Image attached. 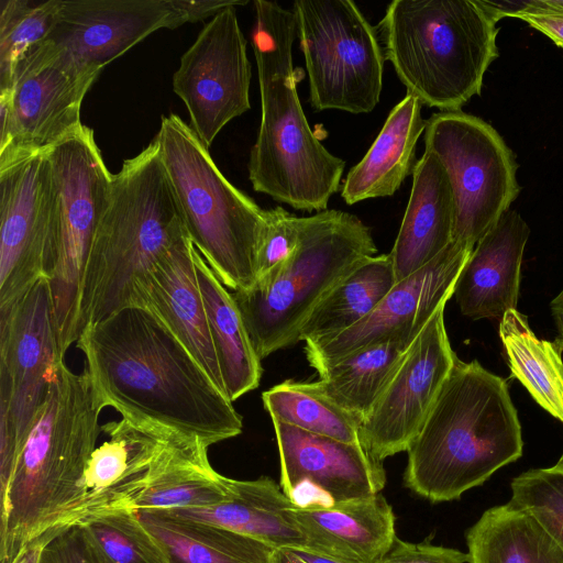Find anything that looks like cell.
I'll use <instances>...</instances> for the list:
<instances>
[{"mask_svg": "<svg viewBox=\"0 0 563 563\" xmlns=\"http://www.w3.org/2000/svg\"><path fill=\"white\" fill-rule=\"evenodd\" d=\"M76 345L103 408L208 448L242 432L232 401L151 310L125 307L87 327Z\"/></svg>", "mask_w": 563, "mask_h": 563, "instance_id": "cell-1", "label": "cell"}, {"mask_svg": "<svg viewBox=\"0 0 563 563\" xmlns=\"http://www.w3.org/2000/svg\"><path fill=\"white\" fill-rule=\"evenodd\" d=\"M102 409L88 372L76 374L63 362L0 493V563L84 521L85 472Z\"/></svg>", "mask_w": 563, "mask_h": 563, "instance_id": "cell-2", "label": "cell"}, {"mask_svg": "<svg viewBox=\"0 0 563 563\" xmlns=\"http://www.w3.org/2000/svg\"><path fill=\"white\" fill-rule=\"evenodd\" d=\"M522 446L506 380L456 358L406 451L404 484L432 503L455 500L518 460Z\"/></svg>", "mask_w": 563, "mask_h": 563, "instance_id": "cell-3", "label": "cell"}, {"mask_svg": "<svg viewBox=\"0 0 563 563\" xmlns=\"http://www.w3.org/2000/svg\"><path fill=\"white\" fill-rule=\"evenodd\" d=\"M252 46L261 93V122L247 164L255 191L294 209L327 210L338 192L345 163L331 154L310 129L297 93L292 10L254 1Z\"/></svg>", "mask_w": 563, "mask_h": 563, "instance_id": "cell-4", "label": "cell"}, {"mask_svg": "<svg viewBox=\"0 0 563 563\" xmlns=\"http://www.w3.org/2000/svg\"><path fill=\"white\" fill-rule=\"evenodd\" d=\"M186 234L155 137L113 175L84 274L80 332L133 306L139 286Z\"/></svg>", "mask_w": 563, "mask_h": 563, "instance_id": "cell-5", "label": "cell"}, {"mask_svg": "<svg viewBox=\"0 0 563 563\" xmlns=\"http://www.w3.org/2000/svg\"><path fill=\"white\" fill-rule=\"evenodd\" d=\"M377 29L384 57L422 104L459 111L497 58V21L483 0H395Z\"/></svg>", "mask_w": 563, "mask_h": 563, "instance_id": "cell-6", "label": "cell"}, {"mask_svg": "<svg viewBox=\"0 0 563 563\" xmlns=\"http://www.w3.org/2000/svg\"><path fill=\"white\" fill-rule=\"evenodd\" d=\"M376 253L371 229L351 213L333 209L302 217L298 245L275 276L231 292L257 356L298 343L319 302Z\"/></svg>", "mask_w": 563, "mask_h": 563, "instance_id": "cell-7", "label": "cell"}, {"mask_svg": "<svg viewBox=\"0 0 563 563\" xmlns=\"http://www.w3.org/2000/svg\"><path fill=\"white\" fill-rule=\"evenodd\" d=\"M156 139L192 244L227 288H254L265 210L223 176L178 115L162 118Z\"/></svg>", "mask_w": 563, "mask_h": 563, "instance_id": "cell-8", "label": "cell"}, {"mask_svg": "<svg viewBox=\"0 0 563 563\" xmlns=\"http://www.w3.org/2000/svg\"><path fill=\"white\" fill-rule=\"evenodd\" d=\"M49 166L48 279L62 358L81 334L80 296L90 247L107 207L113 174L92 129L81 125L47 150Z\"/></svg>", "mask_w": 563, "mask_h": 563, "instance_id": "cell-9", "label": "cell"}, {"mask_svg": "<svg viewBox=\"0 0 563 563\" xmlns=\"http://www.w3.org/2000/svg\"><path fill=\"white\" fill-rule=\"evenodd\" d=\"M317 111L368 113L377 106L384 53L376 29L351 0H299L292 9Z\"/></svg>", "mask_w": 563, "mask_h": 563, "instance_id": "cell-10", "label": "cell"}, {"mask_svg": "<svg viewBox=\"0 0 563 563\" xmlns=\"http://www.w3.org/2000/svg\"><path fill=\"white\" fill-rule=\"evenodd\" d=\"M424 146L451 179L453 241L474 247L520 192L516 157L490 124L461 110L433 113L427 120Z\"/></svg>", "mask_w": 563, "mask_h": 563, "instance_id": "cell-11", "label": "cell"}, {"mask_svg": "<svg viewBox=\"0 0 563 563\" xmlns=\"http://www.w3.org/2000/svg\"><path fill=\"white\" fill-rule=\"evenodd\" d=\"M64 360L49 283L38 279L0 313V459L16 460Z\"/></svg>", "mask_w": 563, "mask_h": 563, "instance_id": "cell-12", "label": "cell"}, {"mask_svg": "<svg viewBox=\"0 0 563 563\" xmlns=\"http://www.w3.org/2000/svg\"><path fill=\"white\" fill-rule=\"evenodd\" d=\"M101 69L78 64L46 40L16 66L7 91L11 126L0 141V161L46 152L82 123V100Z\"/></svg>", "mask_w": 563, "mask_h": 563, "instance_id": "cell-13", "label": "cell"}, {"mask_svg": "<svg viewBox=\"0 0 563 563\" xmlns=\"http://www.w3.org/2000/svg\"><path fill=\"white\" fill-rule=\"evenodd\" d=\"M251 78L246 40L235 7H229L201 30L173 77L190 126L207 148L231 120L250 110Z\"/></svg>", "mask_w": 563, "mask_h": 563, "instance_id": "cell-14", "label": "cell"}, {"mask_svg": "<svg viewBox=\"0 0 563 563\" xmlns=\"http://www.w3.org/2000/svg\"><path fill=\"white\" fill-rule=\"evenodd\" d=\"M444 308L410 344L361 423V442L378 462L408 450L457 358L446 333Z\"/></svg>", "mask_w": 563, "mask_h": 563, "instance_id": "cell-15", "label": "cell"}, {"mask_svg": "<svg viewBox=\"0 0 563 563\" xmlns=\"http://www.w3.org/2000/svg\"><path fill=\"white\" fill-rule=\"evenodd\" d=\"M473 246L452 241L426 266L397 282L361 322L330 338L305 343L306 357L317 372L358 350L387 342L410 345L432 316L454 294L457 277Z\"/></svg>", "mask_w": 563, "mask_h": 563, "instance_id": "cell-16", "label": "cell"}, {"mask_svg": "<svg viewBox=\"0 0 563 563\" xmlns=\"http://www.w3.org/2000/svg\"><path fill=\"white\" fill-rule=\"evenodd\" d=\"M48 192L45 152L0 161V313L46 277Z\"/></svg>", "mask_w": 563, "mask_h": 563, "instance_id": "cell-17", "label": "cell"}, {"mask_svg": "<svg viewBox=\"0 0 563 563\" xmlns=\"http://www.w3.org/2000/svg\"><path fill=\"white\" fill-rule=\"evenodd\" d=\"M280 461V488L296 507H332L377 495L383 463L361 442L347 443L273 421Z\"/></svg>", "mask_w": 563, "mask_h": 563, "instance_id": "cell-18", "label": "cell"}, {"mask_svg": "<svg viewBox=\"0 0 563 563\" xmlns=\"http://www.w3.org/2000/svg\"><path fill=\"white\" fill-rule=\"evenodd\" d=\"M184 23L170 0H60L47 40L78 64L102 70L152 33Z\"/></svg>", "mask_w": 563, "mask_h": 563, "instance_id": "cell-19", "label": "cell"}, {"mask_svg": "<svg viewBox=\"0 0 563 563\" xmlns=\"http://www.w3.org/2000/svg\"><path fill=\"white\" fill-rule=\"evenodd\" d=\"M109 440L96 446L87 463L84 519L130 509L154 476L176 437L164 427L128 418L101 426Z\"/></svg>", "mask_w": 563, "mask_h": 563, "instance_id": "cell-20", "label": "cell"}, {"mask_svg": "<svg viewBox=\"0 0 563 563\" xmlns=\"http://www.w3.org/2000/svg\"><path fill=\"white\" fill-rule=\"evenodd\" d=\"M192 252L194 244L186 234L139 286L133 306L144 307L157 316L227 396Z\"/></svg>", "mask_w": 563, "mask_h": 563, "instance_id": "cell-21", "label": "cell"}, {"mask_svg": "<svg viewBox=\"0 0 563 563\" xmlns=\"http://www.w3.org/2000/svg\"><path fill=\"white\" fill-rule=\"evenodd\" d=\"M530 229L508 209L475 244L454 287L461 312L474 320L499 319L517 309L523 251Z\"/></svg>", "mask_w": 563, "mask_h": 563, "instance_id": "cell-22", "label": "cell"}, {"mask_svg": "<svg viewBox=\"0 0 563 563\" xmlns=\"http://www.w3.org/2000/svg\"><path fill=\"white\" fill-rule=\"evenodd\" d=\"M309 552L341 563H377L396 540L395 514L386 498L373 495L332 507H294Z\"/></svg>", "mask_w": 563, "mask_h": 563, "instance_id": "cell-23", "label": "cell"}, {"mask_svg": "<svg viewBox=\"0 0 563 563\" xmlns=\"http://www.w3.org/2000/svg\"><path fill=\"white\" fill-rule=\"evenodd\" d=\"M454 190L440 159L424 150L412 170L408 205L389 253L396 280L416 273L453 241Z\"/></svg>", "mask_w": 563, "mask_h": 563, "instance_id": "cell-24", "label": "cell"}, {"mask_svg": "<svg viewBox=\"0 0 563 563\" xmlns=\"http://www.w3.org/2000/svg\"><path fill=\"white\" fill-rule=\"evenodd\" d=\"M232 488L230 498L212 506L159 511L218 525L275 549H306L292 515L295 505L272 478L232 479Z\"/></svg>", "mask_w": 563, "mask_h": 563, "instance_id": "cell-25", "label": "cell"}, {"mask_svg": "<svg viewBox=\"0 0 563 563\" xmlns=\"http://www.w3.org/2000/svg\"><path fill=\"white\" fill-rule=\"evenodd\" d=\"M422 106L407 92L391 109L364 157L347 173L341 191L346 205L393 196L412 173L416 145L427 125Z\"/></svg>", "mask_w": 563, "mask_h": 563, "instance_id": "cell-26", "label": "cell"}, {"mask_svg": "<svg viewBox=\"0 0 563 563\" xmlns=\"http://www.w3.org/2000/svg\"><path fill=\"white\" fill-rule=\"evenodd\" d=\"M208 446L197 439L178 435L163 454L157 470L134 511L174 510L212 506L231 497L232 478L213 470Z\"/></svg>", "mask_w": 563, "mask_h": 563, "instance_id": "cell-27", "label": "cell"}, {"mask_svg": "<svg viewBox=\"0 0 563 563\" xmlns=\"http://www.w3.org/2000/svg\"><path fill=\"white\" fill-rule=\"evenodd\" d=\"M194 263L227 397L233 402L256 389L262 377L257 356L232 294L194 245Z\"/></svg>", "mask_w": 563, "mask_h": 563, "instance_id": "cell-28", "label": "cell"}, {"mask_svg": "<svg viewBox=\"0 0 563 563\" xmlns=\"http://www.w3.org/2000/svg\"><path fill=\"white\" fill-rule=\"evenodd\" d=\"M168 563H274L277 549L228 528L164 511H136Z\"/></svg>", "mask_w": 563, "mask_h": 563, "instance_id": "cell-29", "label": "cell"}, {"mask_svg": "<svg viewBox=\"0 0 563 563\" xmlns=\"http://www.w3.org/2000/svg\"><path fill=\"white\" fill-rule=\"evenodd\" d=\"M470 563H563V550L511 501L487 509L466 533Z\"/></svg>", "mask_w": 563, "mask_h": 563, "instance_id": "cell-30", "label": "cell"}, {"mask_svg": "<svg viewBox=\"0 0 563 563\" xmlns=\"http://www.w3.org/2000/svg\"><path fill=\"white\" fill-rule=\"evenodd\" d=\"M397 284L388 254L356 266L314 308L303 324L300 341L336 335L365 319Z\"/></svg>", "mask_w": 563, "mask_h": 563, "instance_id": "cell-31", "label": "cell"}, {"mask_svg": "<svg viewBox=\"0 0 563 563\" xmlns=\"http://www.w3.org/2000/svg\"><path fill=\"white\" fill-rule=\"evenodd\" d=\"M499 336L512 376L544 410L563 423V350L560 344L537 338L518 309L504 314Z\"/></svg>", "mask_w": 563, "mask_h": 563, "instance_id": "cell-32", "label": "cell"}, {"mask_svg": "<svg viewBox=\"0 0 563 563\" xmlns=\"http://www.w3.org/2000/svg\"><path fill=\"white\" fill-rule=\"evenodd\" d=\"M409 346L387 341L358 350L318 371V383L362 423Z\"/></svg>", "mask_w": 563, "mask_h": 563, "instance_id": "cell-33", "label": "cell"}, {"mask_svg": "<svg viewBox=\"0 0 563 563\" xmlns=\"http://www.w3.org/2000/svg\"><path fill=\"white\" fill-rule=\"evenodd\" d=\"M262 401L272 421L347 443L361 442V422L329 397L318 380L286 379L265 390Z\"/></svg>", "mask_w": 563, "mask_h": 563, "instance_id": "cell-34", "label": "cell"}, {"mask_svg": "<svg viewBox=\"0 0 563 563\" xmlns=\"http://www.w3.org/2000/svg\"><path fill=\"white\" fill-rule=\"evenodd\" d=\"M78 527L92 563H168L163 548L134 510L102 514Z\"/></svg>", "mask_w": 563, "mask_h": 563, "instance_id": "cell-35", "label": "cell"}, {"mask_svg": "<svg viewBox=\"0 0 563 563\" xmlns=\"http://www.w3.org/2000/svg\"><path fill=\"white\" fill-rule=\"evenodd\" d=\"M60 0H0V91L11 88L18 64L44 43Z\"/></svg>", "mask_w": 563, "mask_h": 563, "instance_id": "cell-36", "label": "cell"}, {"mask_svg": "<svg viewBox=\"0 0 563 563\" xmlns=\"http://www.w3.org/2000/svg\"><path fill=\"white\" fill-rule=\"evenodd\" d=\"M509 501L532 515L563 550V471H527L511 481Z\"/></svg>", "mask_w": 563, "mask_h": 563, "instance_id": "cell-37", "label": "cell"}, {"mask_svg": "<svg viewBox=\"0 0 563 563\" xmlns=\"http://www.w3.org/2000/svg\"><path fill=\"white\" fill-rule=\"evenodd\" d=\"M301 224L302 217H297L280 206L265 210L257 250L256 285L268 283L291 256L300 239Z\"/></svg>", "mask_w": 563, "mask_h": 563, "instance_id": "cell-38", "label": "cell"}, {"mask_svg": "<svg viewBox=\"0 0 563 563\" xmlns=\"http://www.w3.org/2000/svg\"><path fill=\"white\" fill-rule=\"evenodd\" d=\"M485 5L498 22L516 18L563 47V0L487 1Z\"/></svg>", "mask_w": 563, "mask_h": 563, "instance_id": "cell-39", "label": "cell"}, {"mask_svg": "<svg viewBox=\"0 0 563 563\" xmlns=\"http://www.w3.org/2000/svg\"><path fill=\"white\" fill-rule=\"evenodd\" d=\"M377 563H470V558L467 553L452 548L396 538L393 548Z\"/></svg>", "mask_w": 563, "mask_h": 563, "instance_id": "cell-40", "label": "cell"}, {"mask_svg": "<svg viewBox=\"0 0 563 563\" xmlns=\"http://www.w3.org/2000/svg\"><path fill=\"white\" fill-rule=\"evenodd\" d=\"M40 563H92L79 527L75 526L49 540Z\"/></svg>", "mask_w": 563, "mask_h": 563, "instance_id": "cell-41", "label": "cell"}, {"mask_svg": "<svg viewBox=\"0 0 563 563\" xmlns=\"http://www.w3.org/2000/svg\"><path fill=\"white\" fill-rule=\"evenodd\" d=\"M172 4L183 14L185 23L198 22L217 15L229 7L243 5L247 0H170Z\"/></svg>", "mask_w": 563, "mask_h": 563, "instance_id": "cell-42", "label": "cell"}, {"mask_svg": "<svg viewBox=\"0 0 563 563\" xmlns=\"http://www.w3.org/2000/svg\"><path fill=\"white\" fill-rule=\"evenodd\" d=\"M274 563H341L303 549L284 548L275 552Z\"/></svg>", "mask_w": 563, "mask_h": 563, "instance_id": "cell-43", "label": "cell"}, {"mask_svg": "<svg viewBox=\"0 0 563 563\" xmlns=\"http://www.w3.org/2000/svg\"><path fill=\"white\" fill-rule=\"evenodd\" d=\"M551 311L558 329L556 342L563 350V289L560 294L551 301Z\"/></svg>", "mask_w": 563, "mask_h": 563, "instance_id": "cell-44", "label": "cell"}, {"mask_svg": "<svg viewBox=\"0 0 563 563\" xmlns=\"http://www.w3.org/2000/svg\"><path fill=\"white\" fill-rule=\"evenodd\" d=\"M45 544H35L24 550L13 563H40Z\"/></svg>", "mask_w": 563, "mask_h": 563, "instance_id": "cell-45", "label": "cell"}, {"mask_svg": "<svg viewBox=\"0 0 563 563\" xmlns=\"http://www.w3.org/2000/svg\"><path fill=\"white\" fill-rule=\"evenodd\" d=\"M553 467L563 471V453H562L560 460L558 461V463Z\"/></svg>", "mask_w": 563, "mask_h": 563, "instance_id": "cell-46", "label": "cell"}]
</instances>
